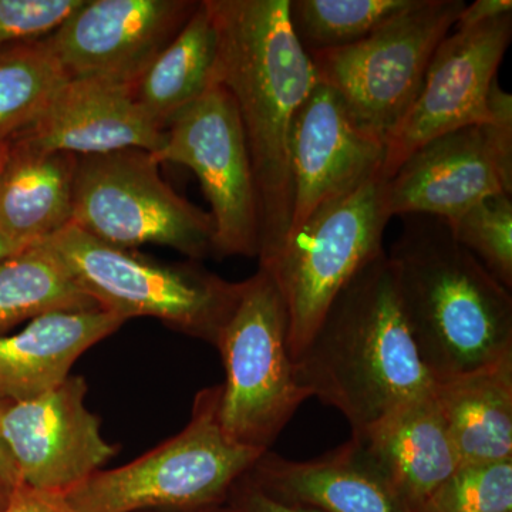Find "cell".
<instances>
[{"label": "cell", "instance_id": "1f68e13d", "mask_svg": "<svg viewBox=\"0 0 512 512\" xmlns=\"http://www.w3.org/2000/svg\"><path fill=\"white\" fill-rule=\"evenodd\" d=\"M8 402L9 400H5L0 397V417H2L3 410H5L6 403ZM0 471H2L10 481H13V483H20L18 471H16L15 464H13L12 457H10L8 448H6L5 441H3L2 436H0Z\"/></svg>", "mask_w": 512, "mask_h": 512}, {"label": "cell", "instance_id": "30bf717a", "mask_svg": "<svg viewBox=\"0 0 512 512\" xmlns=\"http://www.w3.org/2000/svg\"><path fill=\"white\" fill-rule=\"evenodd\" d=\"M163 163L190 168L214 220V256L258 258L261 210L251 157L231 94L214 83L165 126Z\"/></svg>", "mask_w": 512, "mask_h": 512}, {"label": "cell", "instance_id": "e575fe53", "mask_svg": "<svg viewBox=\"0 0 512 512\" xmlns=\"http://www.w3.org/2000/svg\"><path fill=\"white\" fill-rule=\"evenodd\" d=\"M10 151V141H3L0 143V174H2L3 167H5L6 160H8Z\"/></svg>", "mask_w": 512, "mask_h": 512}, {"label": "cell", "instance_id": "f546056e", "mask_svg": "<svg viewBox=\"0 0 512 512\" xmlns=\"http://www.w3.org/2000/svg\"><path fill=\"white\" fill-rule=\"evenodd\" d=\"M3 512H74L63 494L46 493L25 483L16 485L15 493Z\"/></svg>", "mask_w": 512, "mask_h": 512}, {"label": "cell", "instance_id": "484cf974", "mask_svg": "<svg viewBox=\"0 0 512 512\" xmlns=\"http://www.w3.org/2000/svg\"><path fill=\"white\" fill-rule=\"evenodd\" d=\"M447 224L458 244L476 256L481 265L511 291V195L497 194L484 198Z\"/></svg>", "mask_w": 512, "mask_h": 512}, {"label": "cell", "instance_id": "ac0fdd59", "mask_svg": "<svg viewBox=\"0 0 512 512\" xmlns=\"http://www.w3.org/2000/svg\"><path fill=\"white\" fill-rule=\"evenodd\" d=\"M352 439L410 512L460 466L434 392L403 404Z\"/></svg>", "mask_w": 512, "mask_h": 512}, {"label": "cell", "instance_id": "8fae6325", "mask_svg": "<svg viewBox=\"0 0 512 512\" xmlns=\"http://www.w3.org/2000/svg\"><path fill=\"white\" fill-rule=\"evenodd\" d=\"M512 39V15L478 28L451 30L431 59L419 96L386 138L383 175L433 138L491 124L488 96Z\"/></svg>", "mask_w": 512, "mask_h": 512}, {"label": "cell", "instance_id": "e0dca14e", "mask_svg": "<svg viewBox=\"0 0 512 512\" xmlns=\"http://www.w3.org/2000/svg\"><path fill=\"white\" fill-rule=\"evenodd\" d=\"M247 477L278 500L322 512H410L353 439L309 461L265 451Z\"/></svg>", "mask_w": 512, "mask_h": 512}, {"label": "cell", "instance_id": "44dd1931", "mask_svg": "<svg viewBox=\"0 0 512 512\" xmlns=\"http://www.w3.org/2000/svg\"><path fill=\"white\" fill-rule=\"evenodd\" d=\"M434 397L460 466L512 460V356L437 384Z\"/></svg>", "mask_w": 512, "mask_h": 512}, {"label": "cell", "instance_id": "8992f818", "mask_svg": "<svg viewBox=\"0 0 512 512\" xmlns=\"http://www.w3.org/2000/svg\"><path fill=\"white\" fill-rule=\"evenodd\" d=\"M215 348L225 369L222 430L235 443L268 451L312 396L296 380L284 298L264 269L245 279Z\"/></svg>", "mask_w": 512, "mask_h": 512}, {"label": "cell", "instance_id": "3957f363", "mask_svg": "<svg viewBox=\"0 0 512 512\" xmlns=\"http://www.w3.org/2000/svg\"><path fill=\"white\" fill-rule=\"evenodd\" d=\"M392 251L397 296L421 362L436 384L512 356V296L447 221L403 217Z\"/></svg>", "mask_w": 512, "mask_h": 512}, {"label": "cell", "instance_id": "9c48e42d", "mask_svg": "<svg viewBox=\"0 0 512 512\" xmlns=\"http://www.w3.org/2000/svg\"><path fill=\"white\" fill-rule=\"evenodd\" d=\"M160 165L140 148L77 157L72 224L117 248L158 245L191 259L214 255L210 212L165 183Z\"/></svg>", "mask_w": 512, "mask_h": 512}, {"label": "cell", "instance_id": "277c9868", "mask_svg": "<svg viewBox=\"0 0 512 512\" xmlns=\"http://www.w3.org/2000/svg\"><path fill=\"white\" fill-rule=\"evenodd\" d=\"M221 384L197 393L177 436L126 466L99 470L64 494L74 512H192L228 503L235 484L265 451L222 430Z\"/></svg>", "mask_w": 512, "mask_h": 512}, {"label": "cell", "instance_id": "7402d4cb", "mask_svg": "<svg viewBox=\"0 0 512 512\" xmlns=\"http://www.w3.org/2000/svg\"><path fill=\"white\" fill-rule=\"evenodd\" d=\"M217 33L204 2L133 87L134 100L148 117L167 126L178 111L215 83Z\"/></svg>", "mask_w": 512, "mask_h": 512}, {"label": "cell", "instance_id": "ba28073f", "mask_svg": "<svg viewBox=\"0 0 512 512\" xmlns=\"http://www.w3.org/2000/svg\"><path fill=\"white\" fill-rule=\"evenodd\" d=\"M383 174L318 208L259 265L272 276L288 312L293 359L308 345L333 299L370 261L383 254L390 221Z\"/></svg>", "mask_w": 512, "mask_h": 512}, {"label": "cell", "instance_id": "d6986e66", "mask_svg": "<svg viewBox=\"0 0 512 512\" xmlns=\"http://www.w3.org/2000/svg\"><path fill=\"white\" fill-rule=\"evenodd\" d=\"M126 320L103 311H57L30 320L16 335L0 336V397L35 399L66 382L76 360Z\"/></svg>", "mask_w": 512, "mask_h": 512}, {"label": "cell", "instance_id": "9a60e30c", "mask_svg": "<svg viewBox=\"0 0 512 512\" xmlns=\"http://www.w3.org/2000/svg\"><path fill=\"white\" fill-rule=\"evenodd\" d=\"M384 157V141L357 126L338 94L318 82L293 126L289 234L322 205L383 174Z\"/></svg>", "mask_w": 512, "mask_h": 512}, {"label": "cell", "instance_id": "d590c367", "mask_svg": "<svg viewBox=\"0 0 512 512\" xmlns=\"http://www.w3.org/2000/svg\"><path fill=\"white\" fill-rule=\"evenodd\" d=\"M192 512H237L235 511V508L232 507L231 504L225 503L222 505H217V507H211V508H205V510H198V511H192Z\"/></svg>", "mask_w": 512, "mask_h": 512}, {"label": "cell", "instance_id": "52a82bcc", "mask_svg": "<svg viewBox=\"0 0 512 512\" xmlns=\"http://www.w3.org/2000/svg\"><path fill=\"white\" fill-rule=\"evenodd\" d=\"M464 0H413L353 45L311 53L318 82L330 87L370 136L386 138L412 109L437 47Z\"/></svg>", "mask_w": 512, "mask_h": 512}, {"label": "cell", "instance_id": "5b68a950", "mask_svg": "<svg viewBox=\"0 0 512 512\" xmlns=\"http://www.w3.org/2000/svg\"><path fill=\"white\" fill-rule=\"evenodd\" d=\"M39 244L103 311L124 320L158 319L214 346L244 286L201 266L163 264L136 249L113 247L73 224Z\"/></svg>", "mask_w": 512, "mask_h": 512}, {"label": "cell", "instance_id": "4dcf8cb0", "mask_svg": "<svg viewBox=\"0 0 512 512\" xmlns=\"http://www.w3.org/2000/svg\"><path fill=\"white\" fill-rule=\"evenodd\" d=\"M505 15H512L511 0H476L464 6L453 30L478 28Z\"/></svg>", "mask_w": 512, "mask_h": 512}, {"label": "cell", "instance_id": "7c38bea8", "mask_svg": "<svg viewBox=\"0 0 512 512\" xmlns=\"http://www.w3.org/2000/svg\"><path fill=\"white\" fill-rule=\"evenodd\" d=\"M200 2L84 0L45 43L67 79L136 86Z\"/></svg>", "mask_w": 512, "mask_h": 512}, {"label": "cell", "instance_id": "7a4b0ae2", "mask_svg": "<svg viewBox=\"0 0 512 512\" xmlns=\"http://www.w3.org/2000/svg\"><path fill=\"white\" fill-rule=\"evenodd\" d=\"M293 366L298 383L339 410L352 434L436 390L407 328L386 252L343 286Z\"/></svg>", "mask_w": 512, "mask_h": 512}, {"label": "cell", "instance_id": "603a6c76", "mask_svg": "<svg viewBox=\"0 0 512 512\" xmlns=\"http://www.w3.org/2000/svg\"><path fill=\"white\" fill-rule=\"evenodd\" d=\"M96 308L93 299L39 242L0 261V336L46 313Z\"/></svg>", "mask_w": 512, "mask_h": 512}, {"label": "cell", "instance_id": "d6a6232c", "mask_svg": "<svg viewBox=\"0 0 512 512\" xmlns=\"http://www.w3.org/2000/svg\"><path fill=\"white\" fill-rule=\"evenodd\" d=\"M16 485L13 481H10L5 474L0 471V512L6 510L8 507L10 500H12V495L15 493Z\"/></svg>", "mask_w": 512, "mask_h": 512}, {"label": "cell", "instance_id": "2e32d148", "mask_svg": "<svg viewBox=\"0 0 512 512\" xmlns=\"http://www.w3.org/2000/svg\"><path fill=\"white\" fill-rule=\"evenodd\" d=\"M12 140L76 157L140 148L158 154L165 130L134 100L133 90L97 79H67L49 106Z\"/></svg>", "mask_w": 512, "mask_h": 512}, {"label": "cell", "instance_id": "4316f807", "mask_svg": "<svg viewBox=\"0 0 512 512\" xmlns=\"http://www.w3.org/2000/svg\"><path fill=\"white\" fill-rule=\"evenodd\" d=\"M414 512H512V460L458 466Z\"/></svg>", "mask_w": 512, "mask_h": 512}, {"label": "cell", "instance_id": "4fadbf2b", "mask_svg": "<svg viewBox=\"0 0 512 512\" xmlns=\"http://www.w3.org/2000/svg\"><path fill=\"white\" fill-rule=\"evenodd\" d=\"M512 192V127L458 128L417 148L387 178L390 218L456 220L491 195Z\"/></svg>", "mask_w": 512, "mask_h": 512}, {"label": "cell", "instance_id": "ffe728a7", "mask_svg": "<svg viewBox=\"0 0 512 512\" xmlns=\"http://www.w3.org/2000/svg\"><path fill=\"white\" fill-rule=\"evenodd\" d=\"M77 157L10 140L0 174V235L32 245L72 224Z\"/></svg>", "mask_w": 512, "mask_h": 512}, {"label": "cell", "instance_id": "83f0119b", "mask_svg": "<svg viewBox=\"0 0 512 512\" xmlns=\"http://www.w3.org/2000/svg\"><path fill=\"white\" fill-rule=\"evenodd\" d=\"M84 0H0V47L46 39Z\"/></svg>", "mask_w": 512, "mask_h": 512}, {"label": "cell", "instance_id": "836d02e7", "mask_svg": "<svg viewBox=\"0 0 512 512\" xmlns=\"http://www.w3.org/2000/svg\"><path fill=\"white\" fill-rule=\"evenodd\" d=\"M29 247V245L19 244V242L10 241L6 237L0 235V261L8 258V256L16 254V252L22 251L23 248Z\"/></svg>", "mask_w": 512, "mask_h": 512}, {"label": "cell", "instance_id": "6da1fadb", "mask_svg": "<svg viewBox=\"0 0 512 512\" xmlns=\"http://www.w3.org/2000/svg\"><path fill=\"white\" fill-rule=\"evenodd\" d=\"M217 33L215 83L231 94L251 157L259 210V265L288 238L292 222L293 126L318 84L311 57L289 23V0H202Z\"/></svg>", "mask_w": 512, "mask_h": 512}, {"label": "cell", "instance_id": "f1b7e54d", "mask_svg": "<svg viewBox=\"0 0 512 512\" xmlns=\"http://www.w3.org/2000/svg\"><path fill=\"white\" fill-rule=\"evenodd\" d=\"M228 501L237 512H322L308 505L286 503L266 494L249 480L247 474L235 484Z\"/></svg>", "mask_w": 512, "mask_h": 512}, {"label": "cell", "instance_id": "5bb4252c", "mask_svg": "<svg viewBox=\"0 0 512 512\" xmlns=\"http://www.w3.org/2000/svg\"><path fill=\"white\" fill-rule=\"evenodd\" d=\"M87 383L70 376L52 392L6 403L0 417L19 480L46 493L66 494L117 454L86 406Z\"/></svg>", "mask_w": 512, "mask_h": 512}, {"label": "cell", "instance_id": "cb8c5ba5", "mask_svg": "<svg viewBox=\"0 0 512 512\" xmlns=\"http://www.w3.org/2000/svg\"><path fill=\"white\" fill-rule=\"evenodd\" d=\"M66 82L45 40L0 47V143L32 126Z\"/></svg>", "mask_w": 512, "mask_h": 512}, {"label": "cell", "instance_id": "d4e9b609", "mask_svg": "<svg viewBox=\"0 0 512 512\" xmlns=\"http://www.w3.org/2000/svg\"><path fill=\"white\" fill-rule=\"evenodd\" d=\"M413 0H289V23L308 55L353 45Z\"/></svg>", "mask_w": 512, "mask_h": 512}]
</instances>
